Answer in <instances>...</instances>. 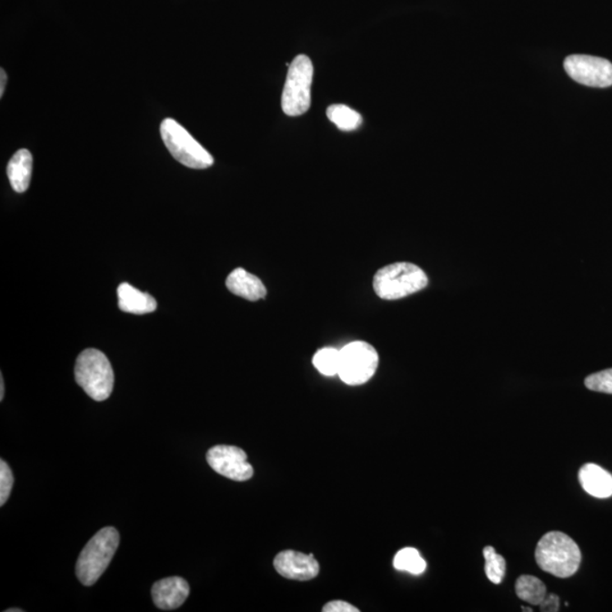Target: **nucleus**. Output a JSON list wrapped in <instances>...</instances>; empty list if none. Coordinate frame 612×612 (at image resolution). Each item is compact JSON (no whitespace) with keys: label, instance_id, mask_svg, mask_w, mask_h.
I'll return each mask as SVG.
<instances>
[{"label":"nucleus","instance_id":"obj_1","mask_svg":"<svg viewBox=\"0 0 612 612\" xmlns=\"http://www.w3.org/2000/svg\"><path fill=\"white\" fill-rule=\"evenodd\" d=\"M536 559L543 572L568 578L577 572L582 554L572 537L561 532H549L538 541Z\"/></svg>","mask_w":612,"mask_h":612},{"label":"nucleus","instance_id":"obj_2","mask_svg":"<svg viewBox=\"0 0 612 612\" xmlns=\"http://www.w3.org/2000/svg\"><path fill=\"white\" fill-rule=\"evenodd\" d=\"M427 283V276L420 266L409 262H396L376 271L374 289L383 300L395 301L422 291Z\"/></svg>","mask_w":612,"mask_h":612},{"label":"nucleus","instance_id":"obj_3","mask_svg":"<svg viewBox=\"0 0 612 612\" xmlns=\"http://www.w3.org/2000/svg\"><path fill=\"white\" fill-rule=\"evenodd\" d=\"M119 545L116 528L105 527L86 543L76 563V577L83 586L91 587L98 581L114 558Z\"/></svg>","mask_w":612,"mask_h":612},{"label":"nucleus","instance_id":"obj_4","mask_svg":"<svg viewBox=\"0 0 612 612\" xmlns=\"http://www.w3.org/2000/svg\"><path fill=\"white\" fill-rule=\"evenodd\" d=\"M75 380L96 402L108 399L115 384L114 370L108 357L98 349L83 351L76 360Z\"/></svg>","mask_w":612,"mask_h":612},{"label":"nucleus","instance_id":"obj_5","mask_svg":"<svg viewBox=\"0 0 612 612\" xmlns=\"http://www.w3.org/2000/svg\"><path fill=\"white\" fill-rule=\"evenodd\" d=\"M160 135L166 148L178 163L192 169H206L214 165V156L174 119L166 118L161 123Z\"/></svg>","mask_w":612,"mask_h":612},{"label":"nucleus","instance_id":"obj_6","mask_svg":"<svg viewBox=\"0 0 612 612\" xmlns=\"http://www.w3.org/2000/svg\"><path fill=\"white\" fill-rule=\"evenodd\" d=\"M313 65L311 59L300 55L289 65L285 83L282 107L287 116H301L311 105Z\"/></svg>","mask_w":612,"mask_h":612},{"label":"nucleus","instance_id":"obj_7","mask_svg":"<svg viewBox=\"0 0 612 612\" xmlns=\"http://www.w3.org/2000/svg\"><path fill=\"white\" fill-rule=\"evenodd\" d=\"M379 366V354L369 343L353 342L340 349L339 378L349 386L367 383Z\"/></svg>","mask_w":612,"mask_h":612},{"label":"nucleus","instance_id":"obj_8","mask_svg":"<svg viewBox=\"0 0 612 612\" xmlns=\"http://www.w3.org/2000/svg\"><path fill=\"white\" fill-rule=\"evenodd\" d=\"M565 71L574 81L593 87L612 85V64L605 58L573 55L565 59Z\"/></svg>","mask_w":612,"mask_h":612},{"label":"nucleus","instance_id":"obj_9","mask_svg":"<svg viewBox=\"0 0 612 612\" xmlns=\"http://www.w3.org/2000/svg\"><path fill=\"white\" fill-rule=\"evenodd\" d=\"M206 460L215 472L233 481H247L253 477V467L243 449L235 446H215L206 454Z\"/></svg>","mask_w":612,"mask_h":612},{"label":"nucleus","instance_id":"obj_10","mask_svg":"<svg viewBox=\"0 0 612 612\" xmlns=\"http://www.w3.org/2000/svg\"><path fill=\"white\" fill-rule=\"evenodd\" d=\"M274 565L282 577L294 581H310L320 570L315 557L292 550L280 552L276 556Z\"/></svg>","mask_w":612,"mask_h":612},{"label":"nucleus","instance_id":"obj_11","mask_svg":"<svg viewBox=\"0 0 612 612\" xmlns=\"http://www.w3.org/2000/svg\"><path fill=\"white\" fill-rule=\"evenodd\" d=\"M151 593L156 608L175 610L186 601L190 595V586L182 577H168L156 582Z\"/></svg>","mask_w":612,"mask_h":612},{"label":"nucleus","instance_id":"obj_12","mask_svg":"<svg viewBox=\"0 0 612 612\" xmlns=\"http://www.w3.org/2000/svg\"><path fill=\"white\" fill-rule=\"evenodd\" d=\"M226 286L234 296L247 301H259L266 296V288L261 279L243 268L235 269L229 274Z\"/></svg>","mask_w":612,"mask_h":612},{"label":"nucleus","instance_id":"obj_13","mask_svg":"<svg viewBox=\"0 0 612 612\" xmlns=\"http://www.w3.org/2000/svg\"><path fill=\"white\" fill-rule=\"evenodd\" d=\"M579 483L588 495L599 499L612 496V476L599 465L588 463L579 469Z\"/></svg>","mask_w":612,"mask_h":612},{"label":"nucleus","instance_id":"obj_14","mask_svg":"<svg viewBox=\"0 0 612 612\" xmlns=\"http://www.w3.org/2000/svg\"><path fill=\"white\" fill-rule=\"evenodd\" d=\"M118 306L123 312L132 315H148L156 308V302L150 294L139 291L132 285L123 283L117 289Z\"/></svg>","mask_w":612,"mask_h":612},{"label":"nucleus","instance_id":"obj_15","mask_svg":"<svg viewBox=\"0 0 612 612\" xmlns=\"http://www.w3.org/2000/svg\"><path fill=\"white\" fill-rule=\"evenodd\" d=\"M32 166H34V159H32L30 151L26 149L18 150L9 160L7 176L14 191L25 193L29 188Z\"/></svg>","mask_w":612,"mask_h":612},{"label":"nucleus","instance_id":"obj_16","mask_svg":"<svg viewBox=\"0 0 612 612\" xmlns=\"http://www.w3.org/2000/svg\"><path fill=\"white\" fill-rule=\"evenodd\" d=\"M515 590L519 599L533 606L540 605L547 595L545 583L532 575L519 577L515 584Z\"/></svg>","mask_w":612,"mask_h":612},{"label":"nucleus","instance_id":"obj_17","mask_svg":"<svg viewBox=\"0 0 612 612\" xmlns=\"http://www.w3.org/2000/svg\"><path fill=\"white\" fill-rule=\"evenodd\" d=\"M326 116L339 130L351 132L362 125V116L345 105H333L326 109Z\"/></svg>","mask_w":612,"mask_h":612},{"label":"nucleus","instance_id":"obj_18","mask_svg":"<svg viewBox=\"0 0 612 612\" xmlns=\"http://www.w3.org/2000/svg\"><path fill=\"white\" fill-rule=\"evenodd\" d=\"M394 567L402 572L421 575L426 569V563L416 549L405 547L395 556Z\"/></svg>","mask_w":612,"mask_h":612},{"label":"nucleus","instance_id":"obj_19","mask_svg":"<svg viewBox=\"0 0 612 612\" xmlns=\"http://www.w3.org/2000/svg\"><path fill=\"white\" fill-rule=\"evenodd\" d=\"M313 366L320 374L333 376L338 375L340 366V351L336 348L326 347L317 351L313 357Z\"/></svg>","mask_w":612,"mask_h":612},{"label":"nucleus","instance_id":"obj_20","mask_svg":"<svg viewBox=\"0 0 612 612\" xmlns=\"http://www.w3.org/2000/svg\"><path fill=\"white\" fill-rule=\"evenodd\" d=\"M486 559V575L487 579L494 584L503 582L506 574V560L503 556L497 554L494 547L487 546L483 549Z\"/></svg>","mask_w":612,"mask_h":612},{"label":"nucleus","instance_id":"obj_21","mask_svg":"<svg viewBox=\"0 0 612 612\" xmlns=\"http://www.w3.org/2000/svg\"><path fill=\"white\" fill-rule=\"evenodd\" d=\"M587 389L612 395V369L597 372L586 379Z\"/></svg>","mask_w":612,"mask_h":612},{"label":"nucleus","instance_id":"obj_22","mask_svg":"<svg viewBox=\"0 0 612 612\" xmlns=\"http://www.w3.org/2000/svg\"><path fill=\"white\" fill-rule=\"evenodd\" d=\"M14 485V477L11 467L5 462L0 460V506L6 504V501L11 496L12 487Z\"/></svg>","mask_w":612,"mask_h":612},{"label":"nucleus","instance_id":"obj_23","mask_svg":"<svg viewBox=\"0 0 612 612\" xmlns=\"http://www.w3.org/2000/svg\"><path fill=\"white\" fill-rule=\"evenodd\" d=\"M322 611L325 612H358V609L356 607L347 604V602L338 600L331 601L329 604H326Z\"/></svg>","mask_w":612,"mask_h":612},{"label":"nucleus","instance_id":"obj_24","mask_svg":"<svg viewBox=\"0 0 612 612\" xmlns=\"http://www.w3.org/2000/svg\"><path fill=\"white\" fill-rule=\"evenodd\" d=\"M540 610L543 612H557L560 608V599L556 595H547L545 599L541 602Z\"/></svg>","mask_w":612,"mask_h":612},{"label":"nucleus","instance_id":"obj_25","mask_svg":"<svg viewBox=\"0 0 612 612\" xmlns=\"http://www.w3.org/2000/svg\"><path fill=\"white\" fill-rule=\"evenodd\" d=\"M0 75H2V76H0V80H2V82H0V96H3L5 87H6V83H7V75H6V72H5L3 70V68H2V71H0Z\"/></svg>","mask_w":612,"mask_h":612},{"label":"nucleus","instance_id":"obj_26","mask_svg":"<svg viewBox=\"0 0 612 612\" xmlns=\"http://www.w3.org/2000/svg\"><path fill=\"white\" fill-rule=\"evenodd\" d=\"M5 396V385L3 376H0V402H3Z\"/></svg>","mask_w":612,"mask_h":612},{"label":"nucleus","instance_id":"obj_27","mask_svg":"<svg viewBox=\"0 0 612 612\" xmlns=\"http://www.w3.org/2000/svg\"><path fill=\"white\" fill-rule=\"evenodd\" d=\"M22 611H23L22 609H15V608L6 610V612H22Z\"/></svg>","mask_w":612,"mask_h":612},{"label":"nucleus","instance_id":"obj_28","mask_svg":"<svg viewBox=\"0 0 612 612\" xmlns=\"http://www.w3.org/2000/svg\"><path fill=\"white\" fill-rule=\"evenodd\" d=\"M522 610H523V611H530V612L533 611V609L528 608V607H522Z\"/></svg>","mask_w":612,"mask_h":612}]
</instances>
